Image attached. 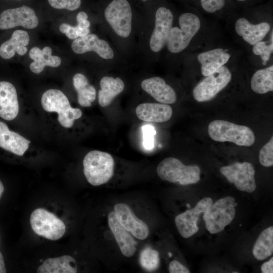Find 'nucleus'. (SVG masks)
I'll list each match as a JSON object with an SVG mask.
<instances>
[{
  "instance_id": "1",
  "label": "nucleus",
  "mask_w": 273,
  "mask_h": 273,
  "mask_svg": "<svg viewBox=\"0 0 273 273\" xmlns=\"http://www.w3.org/2000/svg\"><path fill=\"white\" fill-rule=\"evenodd\" d=\"M83 166L87 181L93 186H98L107 183L112 177L115 162L109 153L93 150L85 156Z\"/></svg>"
},
{
  "instance_id": "2",
  "label": "nucleus",
  "mask_w": 273,
  "mask_h": 273,
  "mask_svg": "<svg viewBox=\"0 0 273 273\" xmlns=\"http://www.w3.org/2000/svg\"><path fill=\"white\" fill-rule=\"evenodd\" d=\"M208 134L214 141L230 142L240 146H250L255 138L249 127L222 120L211 122L208 127Z\"/></svg>"
},
{
  "instance_id": "3",
  "label": "nucleus",
  "mask_w": 273,
  "mask_h": 273,
  "mask_svg": "<svg viewBox=\"0 0 273 273\" xmlns=\"http://www.w3.org/2000/svg\"><path fill=\"white\" fill-rule=\"evenodd\" d=\"M41 103L43 109L48 112H57L58 120L65 128H70L74 121L80 118L82 112L72 108L67 97L60 90L50 89L42 95Z\"/></svg>"
},
{
  "instance_id": "4",
  "label": "nucleus",
  "mask_w": 273,
  "mask_h": 273,
  "mask_svg": "<svg viewBox=\"0 0 273 273\" xmlns=\"http://www.w3.org/2000/svg\"><path fill=\"white\" fill-rule=\"evenodd\" d=\"M201 170L197 165H186L174 157L163 159L157 167L158 176L163 180L178 182L181 185L196 184L200 179Z\"/></svg>"
},
{
  "instance_id": "5",
  "label": "nucleus",
  "mask_w": 273,
  "mask_h": 273,
  "mask_svg": "<svg viewBox=\"0 0 273 273\" xmlns=\"http://www.w3.org/2000/svg\"><path fill=\"white\" fill-rule=\"evenodd\" d=\"M178 22L180 27L171 28L166 42L168 51L175 54L182 52L189 45L201 27L199 18L192 13L181 14Z\"/></svg>"
},
{
  "instance_id": "6",
  "label": "nucleus",
  "mask_w": 273,
  "mask_h": 273,
  "mask_svg": "<svg viewBox=\"0 0 273 273\" xmlns=\"http://www.w3.org/2000/svg\"><path fill=\"white\" fill-rule=\"evenodd\" d=\"M237 205L235 198L231 196L221 198L212 204L203 215L207 230L211 234L222 231L235 218Z\"/></svg>"
},
{
  "instance_id": "7",
  "label": "nucleus",
  "mask_w": 273,
  "mask_h": 273,
  "mask_svg": "<svg viewBox=\"0 0 273 273\" xmlns=\"http://www.w3.org/2000/svg\"><path fill=\"white\" fill-rule=\"evenodd\" d=\"M30 223L33 232L37 235L51 240L61 238L66 231L64 222L54 214L43 208L33 211Z\"/></svg>"
},
{
  "instance_id": "8",
  "label": "nucleus",
  "mask_w": 273,
  "mask_h": 273,
  "mask_svg": "<svg viewBox=\"0 0 273 273\" xmlns=\"http://www.w3.org/2000/svg\"><path fill=\"white\" fill-rule=\"evenodd\" d=\"M232 78L230 70L224 66L206 76L193 89L194 99L199 102L210 101L224 88Z\"/></svg>"
},
{
  "instance_id": "9",
  "label": "nucleus",
  "mask_w": 273,
  "mask_h": 273,
  "mask_svg": "<svg viewBox=\"0 0 273 273\" xmlns=\"http://www.w3.org/2000/svg\"><path fill=\"white\" fill-rule=\"evenodd\" d=\"M105 18L119 36L128 37L131 31L132 12L127 0H113L105 11Z\"/></svg>"
},
{
  "instance_id": "10",
  "label": "nucleus",
  "mask_w": 273,
  "mask_h": 273,
  "mask_svg": "<svg viewBox=\"0 0 273 273\" xmlns=\"http://www.w3.org/2000/svg\"><path fill=\"white\" fill-rule=\"evenodd\" d=\"M220 172L240 191L252 193L256 189L255 169L249 162H235L221 167Z\"/></svg>"
},
{
  "instance_id": "11",
  "label": "nucleus",
  "mask_w": 273,
  "mask_h": 273,
  "mask_svg": "<svg viewBox=\"0 0 273 273\" xmlns=\"http://www.w3.org/2000/svg\"><path fill=\"white\" fill-rule=\"evenodd\" d=\"M38 24V19L34 11L28 6L7 9L0 15V29H9L19 26L33 29Z\"/></svg>"
},
{
  "instance_id": "12",
  "label": "nucleus",
  "mask_w": 273,
  "mask_h": 273,
  "mask_svg": "<svg viewBox=\"0 0 273 273\" xmlns=\"http://www.w3.org/2000/svg\"><path fill=\"white\" fill-rule=\"evenodd\" d=\"M212 204V200L210 198H204L193 208L188 209L175 217L174 221L176 227L183 238H190L198 231L197 223L199 216Z\"/></svg>"
},
{
  "instance_id": "13",
  "label": "nucleus",
  "mask_w": 273,
  "mask_h": 273,
  "mask_svg": "<svg viewBox=\"0 0 273 273\" xmlns=\"http://www.w3.org/2000/svg\"><path fill=\"white\" fill-rule=\"evenodd\" d=\"M173 16L170 10L160 7L155 14V25L150 40L151 50L160 51L166 43L171 28Z\"/></svg>"
},
{
  "instance_id": "14",
  "label": "nucleus",
  "mask_w": 273,
  "mask_h": 273,
  "mask_svg": "<svg viewBox=\"0 0 273 273\" xmlns=\"http://www.w3.org/2000/svg\"><path fill=\"white\" fill-rule=\"evenodd\" d=\"M114 212L120 224L132 236L141 240L147 239L149 234L147 225L135 217L126 204L120 203L115 204Z\"/></svg>"
},
{
  "instance_id": "15",
  "label": "nucleus",
  "mask_w": 273,
  "mask_h": 273,
  "mask_svg": "<svg viewBox=\"0 0 273 273\" xmlns=\"http://www.w3.org/2000/svg\"><path fill=\"white\" fill-rule=\"evenodd\" d=\"M73 51L79 54L93 51L105 59L114 57V52L108 43L100 39L96 34H87L75 39L71 44Z\"/></svg>"
},
{
  "instance_id": "16",
  "label": "nucleus",
  "mask_w": 273,
  "mask_h": 273,
  "mask_svg": "<svg viewBox=\"0 0 273 273\" xmlns=\"http://www.w3.org/2000/svg\"><path fill=\"white\" fill-rule=\"evenodd\" d=\"M19 110L17 93L11 83L0 81V117L6 120L14 119Z\"/></svg>"
},
{
  "instance_id": "17",
  "label": "nucleus",
  "mask_w": 273,
  "mask_h": 273,
  "mask_svg": "<svg viewBox=\"0 0 273 273\" xmlns=\"http://www.w3.org/2000/svg\"><path fill=\"white\" fill-rule=\"evenodd\" d=\"M142 89L161 103L170 104L176 101L174 89L158 76L144 80L141 83Z\"/></svg>"
},
{
  "instance_id": "18",
  "label": "nucleus",
  "mask_w": 273,
  "mask_h": 273,
  "mask_svg": "<svg viewBox=\"0 0 273 273\" xmlns=\"http://www.w3.org/2000/svg\"><path fill=\"white\" fill-rule=\"evenodd\" d=\"M236 33L251 45H254L260 41L265 37L270 30V25L263 22L254 24L245 18L238 19L235 23Z\"/></svg>"
},
{
  "instance_id": "19",
  "label": "nucleus",
  "mask_w": 273,
  "mask_h": 273,
  "mask_svg": "<svg viewBox=\"0 0 273 273\" xmlns=\"http://www.w3.org/2000/svg\"><path fill=\"white\" fill-rule=\"evenodd\" d=\"M108 221L122 254L126 257L132 256L136 251V243L128 232L120 224L114 211L109 214Z\"/></svg>"
},
{
  "instance_id": "20",
  "label": "nucleus",
  "mask_w": 273,
  "mask_h": 273,
  "mask_svg": "<svg viewBox=\"0 0 273 273\" xmlns=\"http://www.w3.org/2000/svg\"><path fill=\"white\" fill-rule=\"evenodd\" d=\"M137 117L141 120L161 123L169 120L172 115V109L167 104L146 103L138 105L135 109Z\"/></svg>"
},
{
  "instance_id": "21",
  "label": "nucleus",
  "mask_w": 273,
  "mask_h": 273,
  "mask_svg": "<svg viewBox=\"0 0 273 273\" xmlns=\"http://www.w3.org/2000/svg\"><path fill=\"white\" fill-rule=\"evenodd\" d=\"M30 142L19 133L9 130L7 125L0 121V147L18 156H22Z\"/></svg>"
},
{
  "instance_id": "22",
  "label": "nucleus",
  "mask_w": 273,
  "mask_h": 273,
  "mask_svg": "<svg viewBox=\"0 0 273 273\" xmlns=\"http://www.w3.org/2000/svg\"><path fill=\"white\" fill-rule=\"evenodd\" d=\"M230 57L231 55L221 48L214 49L199 54L197 59L201 64L202 75L207 76L211 74L224 66Z\"/></svg>"
},
{
  "instance_id": "23",
  "label": "nucleus",
  "mask_w": 273,
  "mask_h": 273,
  "mask_svg": "<svg viewBox=\"0 0 273 273\" xmlns=\"http://www.w3.org/2000/svg\"><path fill=\"white\" fill-rule=\"evenodd\" d=\"M29 36L26 31L15 30L10 38L0 46V56L4 59H10L14 56L16 52L21 56L25 55L27 51L26 46L29 43Z\"/></svg>"
},
{
  "instance_id": "24",
  "label": "nucleus",
  "mask_w": 273,
  "mask_h": 273,
  "mask_svg": "<svg viewBox=\"0 0 273 273\" xmlns=\"http://www.w3.org/2000/svg\"><path fill=\"white\" fill-rule=\"evenodd\" d=\"M29 57L33 60L30 64L31 71L36 74L41 72L45 66L57 67L61 64V58L52 55V49L49 47H45L42 50L34 47L29 52Z\"/></svg>"
},
{
  "instance_id": "25",
  "label": "nucleus",
  "mask_w": 273,
  "mask_h": 273,
  "mask_svg": "<svg viewBox=\"0 0 273 273\" xmlns=\"http://www.w3.org/2000/svg\"><path fill=\"white\" fill-rule=\"evenodd\" d=\"M77 271L75 259L68 255L46 259L37 269L38 273H76Z\"/></svg>"
},
{
  "instance_id": "26",
  "label": "nucleus",
  "mask_w": 273,
  "mask_h": 273,
  "mask_svg": "<svg viewBox=\"0 0 273 273\" xmlns=\"http://www.w3.org/2000/svg\"><path fill=\"white\" fill-rule=\"evenodd\" d=\"M100 87L98 101L101 107H105L110 105L114 98L123 91L124 84L119 77L104 76L100 81Z\"/></svg>"
},
{
  "instance_id": "27",
  "label": "nucleus",
  "mask_w": 273,
  "mask_h": 273,
  "mask_svg": "<svg viewBox=\"0 0 273 273\" xmlns=\"http://www.w3.org/2000/svg\"><path fill=\"white\" fill-rule=\"evenodd\" d=\"M73 83L77 93L78 104L84 107L91 106L96 98V90L89 84L85 76L81 73L76 74L73 77Z\"/></svg>"
},
{
  "instance_id": "28",
  "label": "nucleus",
  "mask_w": 273,
  "mask_h": 273,
  "mask_svg": "<svg viewBox=\"0 0 273 273\" xmlns=\"http://www.w3.org/2000/svg\"><path fill=\"white\" fill-rule=\"evenodd\" d=\"M251 88L259 94L273 90V65L256 71L251 80Z\"/></svg>"
},
{
  "instance_id": "29",
  "label": "nucleus",
  "mask_w": 273,
  "mask_h": 273,
  "mask_svg": "<svg viewBox=\"0 0 273 273\" xmlns=\"http://www.w3.org/2000/svg\"><path fill=\"white\" fill-rule=\"evenodd\" d=\"M273 253V227L263 230L256 241L253 249V254L256 259L263 260Z\"/></svg>"
},
{
  "instance_id": "30",
  "label": "nucleus",
  "mask_w": 273,
  "mask_h": 273,
  "mask_svg": "<svg viewBox=\"0 0 273 273\" xmlns=\"http://www.w3.org/2000/svg\"><path fill=\"white\" fill-rule=\"evenodd\" d=\"M140 261L141 266L146 270H155L160 263L159 253L151 247H146L141 253Z\"/></svg>"
},
{
  "instance_id": "31",
  "label": "nucleus",
  "mask_w": 273,
  "mask_h": 273,
  "mask_svg": "<svg viewBox=\"0 0 273 273\" xmlns=\"http://www.w3.org/2000/svg\"><path fill=\"white\" fill-rule=\"evenodd\" d=\"M273 34L271 31L269 43L268 42L260 41L254 44L252 51L256 55L261 57L263 65H266L273 51Z\"/></svg>"
},
{
  "instance_id": "32",
  "label": "nucleus",
  "mask_w": 273,
  "mask_h": 273,
  "mask_svg": "<svg viewBox=\"0 0 273 273\" xmlns=\"http://www.w3.org/2000/svg\"><path fill=\"white\" fill-rule=\"evenodd\" d=\"M59 30L71 39L85 36L90 32L89 28H83L78 24L75 26H72L67 23H62L59 27Z\"/></svg>"
},
{
  "instance_id": "33",
  "label": "nucleus",
  "mask_w": 273,
  "mask_h": 273,
  "mask_svg": "<svg viewBox=\"0 0 273 273\" xmlns=\"http://www.w3.org/2000/svg\"><path fill=\"white\" fill-rule=\"evenodd\" d=\"M259 161L265 167L273 165V137L260 150Z\"/></svg>"
},
{
  "instance_id": "34",
  "label": "nucleus",
  "mask_w": 273,
  "mask_h": 273,
  "mask_svg": "<svg viewBox=\"0 0 273 273\" xmlns=\"http://www.w3.org/2000/svg\"><path fill=\"white\" fill-rule=\"evenodd\" d=\"M50 6L57 9L74 11L79 8L81 0H48Z\"/></svg>"
},
{
  "instance_id": "35",
  "label": "nucleus",
  "mask_w": 273,
  "mask_h": 273,
  "mask_svg": "<svg viewBox=\"0 0 273 273\" xmlns=\"http://www.w3.org/2000/svg\"><path fill=\"white\" fill-rule=\"evenodd\" d=\"M143 134V145L147 150H151L154 147V136L156 134L154 127L151 125H146L142 127Z\"/></svg>"
},
{
  "instance_id": "36",
  "label": "nucleus",
  "mask_w": 273,
  "mask_h": 273,
  "mask_svg": "<svg viewBox=\"0 0 273 273\" xmlns=\"http://www.w3.org/2000/svg\"><path fill=\"white\" fill-rule=\"evenodd\" d=\"M203 9L208 13H214L221 9L225 5L224 0H201Z\"/></svg>"
},
{
  "instance_id": "37",
  "label": "nucleus",
  "mask_w": 273,
  "mask_h": 273,
  "mask_svg": "<svg viewBox=\"0 0 273 273\" xmlns=\"http://www.w3.org/2000/svg\"><path fill=\"white\" fill-rule=\"evenodd\" d=\"M168 270L170 273H189L190 272L187 267L175 260L169 263Z\"/></svg>"
},
{
  "instance_id": "38",
  "label": "nucleus",
  "mask_w": 273,
  "mask_h": 273,
  "mask_svg": "<svg viewBox=\"0 0 273 273\" xmlns=\"http://www.w3.org/2000/svg\"><path fill=\"white\" fill-rule=\"evenodd\" d=\"M261 270L263 273L273 272V257L261 265Z\"/></svg>"
},
{
  "instance_id": "39",
  "label": "nucleus",
  "mask_w": 273,
  "mask_h": 273,
  "mask_svg": "<svg viewBox=\"0 0 273 273\" xmlns=\"http://www.w3.org/2000/svg\"><path fill=\"white\" fill-rule=\"evenodd\" d=\"M7 272L3 256L0 252V273H6Z\"/></svg>"
},
{
  "instance_id": "40",
  "label": "nucleus",
  "mask_w": 273,
  "mask_h": 273,
  "mask_svg": "<svg viewBox=\"0 0 273 273\" xmlns=\"http://www.w3.org/2000/svg\"><path fill=\"white\" fill-rule=\"evenodd\" d=\"M4 191V187L2 181L0 180V198H1Z\"/></svg>"
},
{
  "instance_id": "41",
  "label": "nucleus",
  "mask_w": 273,
  "mask_h": 273,
  "mask_svg": "<svg viewBox=\"0 0 273 273\" xmlns=\"http://www.w3.org/2000/svg\"><path fill=\"white\" fill-rule=\"evenodd\" d=\"M239 1H241V2H243V1H246V0H238Z\"/></svg>"
},
{
  "instance_id": "42",
  "label": "nucleus",
  "mask_w": 273,
  "mask_h": 273,
  "mask_svg": "<svg viewBox=\"0 0 273 273\" xmlns=\"http://www.w3.org/2000/svg\"><path fill=\"white\" fill-rule=\"evenodd\" d=\"M188 207H189L190 205L189 204H187Z\"/></svg>"
},
{
  "instance_id": "43",
  "label": "nucleus",
  "mask_w": 273,
  "mask_h": 273,
  "mask_svg": "<svg viewBox=\"0 0 273 273\" xmlns=\"http://www.w3.org/2000/svg\"><path fill=\"white\" fill-rule=\"evenodd\" d=\"M142 1H144V2H145V1H146L147 0H142Z\"/></svg>"
}]
</instances>
